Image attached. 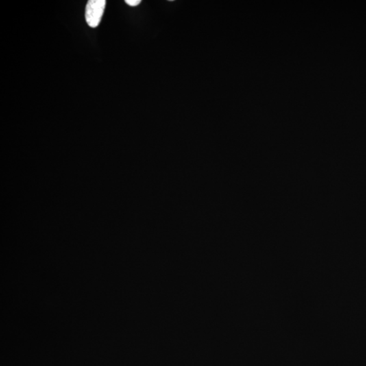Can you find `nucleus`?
<instances>
[{
  "mask_svg": "<svg viewBox=\"0 0 366 366\" xmlns=\"http://www.w3.org/2000/svg\"><path fill=\"white\" fill-rule=\"evenodd\" d=\"M106 1L105 0H90L86 8V20L92 28L99 26L104 13Z\"/></svg>",
  "mask_w": 366,
  "mask_h": 366,
  "instance_id": "f257e3e1",
  "label": "nucleus"
},
{
  "mask_svg": "<svg viewBox=\"0 0 366 366\" xmlns=\"http://www.w3.org/2000/svg\"><path fill=\"white\" fill-rule=\"evenodd\" d=\"M125 2L126 3L127 5L134 7L139 5L140 3L141 2V1H140V0H126Z\"/></svg>",
  "mask_w": 366,
  "mask_h": 366,
  "instance_id": "f03ea898",
  "label": "nucleus"
}]
</instances>
